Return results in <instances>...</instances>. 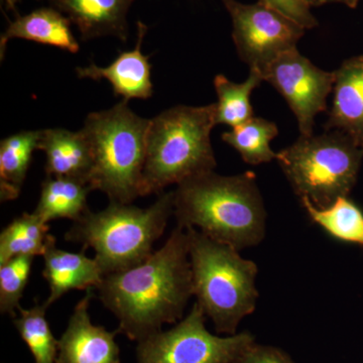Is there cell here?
Listing matches in <instances>:
<instances>
[{"label":"cell","instance_id":"obj_20","mask_svg":"<svg viewBox=\"0 0 363 363\" xmlns=\"http://www.w3.org/2000/svg\"><path fill=\"white\" fill-rule=\"evenodd\" d=\"M300 200L311 220L332 238L363 247V212L347 196L322 209L315 207L307 198Z\"/></svg>","mask_w":363,"mask_h":363},{"label":"cell","instance_id":"obj_29","mask_svg":"<svg viewBox=\"0 0 363 363\" xmlns=\"http://www.w3.org/2000/svg\"><path fill=\"white\" fill-rule=\"evenodd\" d=\"M6 4L7 9H11V11H16V6L20 0H2Z\"/></svg>","mask_w":363,"mask_h":363},{"label":"cell","instance_id":"obj_6","mask_svg":"<svg viewBox=\"0 0 363 363\" xmlns=\"http://www.w3.org/2000/svg\"><path fill=\"white\" fill-rule=\"evenodd\" d=\"M150 121L128 107V100L86 117L84 133L92 152L89 186L111 202L131 204L142 196Z\"/></svg>","mask_w":363,"mask_h":363},{"label":"cell","instance_id":"obj_27","mask_svg":"<svg viewBox=\"0 0 363 363\" xmlns=\"http://www.w3.org/2000/svg\"><path fill=\"white\" fill-rule=\"evenodd\" d=\"M233 363H294L288 354L272 346L255 343Z\"/></svg>","mask_w":363,"mask_h":363},{"label":"cell","instance_id":"obj_14","mask_svg":"<svg viewBox=\"0 0 363 363\" xmlns=\"http://www.w3.org/2000/svg\"><path fill=\"white\" fill-rule=\"evenodd\" d=\"M43 277L49 285L50 295L45 305L50 307L74 290H93L104 278L95 259L81 252H69L57 247L56 238L51 235L44 255Z\"/></svg>","mask_w":363,"mask_h":363},{"label":"cell","instance_id":"obj_2","mask_svg":"<svg viewBox=\"0 0 363 363\" xmlns=\"http://www.w3.org/2000/svg\"><path fill=\"white\" fill-rule=\"evenodd\" d=\"M177 225L197 229L238 250L259 245L266 236L267 210L257 175L200 174L174 191Z\"/></svg>","mask_w":363,"mask_h":363},{"label":"cell","instance_id":"obj_24","mask_svg":"<svg viewBox=\"0 0 363 363\" xmlns=\"http://www.w3.org/2000/svg\"><path fill=\"white\" fill-rule=\"evenodd\" d=\"M48 306L35 304L30 309H18L13 324L32 352L35 363H56L59 340L55 338L48 322Z\"/></svg>","mask_w":363,"mask_h":363},{"label":"cell","instance_id":"obj_22","mask_svg":"<svg viewBox=\"0 0 363 363\" xmlns=\"http://www.w3.org/2000/svg\"><path fill=\"white\" fill-rule=\"evenodd\" d=\"M49 229L33 212L13 219L0 233V264L20 255L43 257L52 235Z\"/></svg>","mask_w":363,"mask_h":363},{"label":"cell","instance_id":"obj_26","mask_svg":"<svg viewBox=\"0 0 363 363\" xmlns=\"http://www.w3.org/2000/svg\"><path fill=\"white\" fill-rule=\"evenodd\" d=\"M259 2L283 14L305 30H312L319 25L306 0H259Z\"/></svg>","mask_w":363,"mask_h":363},{"label":"cell","instance_id":"obj_21","mask_svg":"<svg viewBox=\"0 0 363 363\" xmlns=\"http://www.w3.org/2000/svg\"><path fill=\"white\" fill-rule=\"evenodd\" d=\"M262 81V74L255 69L250 70V76L242 83L233 82L222 74L217 75L213 81L218 96V102L215 104L216 124H226L234 128L255 117L250 96Z\"/></svg>","mask_w":363,"mask_h":363},{"label":"cell","instance_id":"obj_16","mask_svg":"<svg viewBox=\"0 0 363 363\" xmlns=\"http://www.w3.org/2000/svg\"><path fill=\"white\" fill-rule=\"evenodd\" d=\"M39 150L45 154L47 177L73 179L89 185L92 152L82 130H42Z\"/></svg>","mask_w":363,"mask_h":363},{"label":"cell","instance_id":"obj_3","mask_svg":"<svg viewBox=\"0 0 363 363\" xmlns=\"http://www.w3.org/2000/svg\"><path fill=\"white\" fill-rule=\"evenodd\" d=\"M216 105H178L150 119L143 167L142 196L162 194L200 174L214 171L212 128Z\"/></svg>","mask_w":363,"mask_h":363},{"label":"cell","instance_id":"obj_12","mask_svg":"<svg viewBox=\"0 0 363 363\" xmlns=\"http://www.w3.org/2000/svg\"><path fill=\"white\" fill-rule=\"evenodd\" d=\"M147 26L138 21V43L135 49L123 52L108 67H98L91 63L85 68H77L80 79L98 81L106 79L113 88L114 94L123 96L124 100L147 99L152 95V67L149 57L142 52L143 38Z\"/></svg>","mask_w":363,"mask_h":363},{"label":"cell","instance_id":"obj_23","mask_svg":"<svg viewBox=\"0 0 363 363\" xmlns=\"http://www.w3.org/2000/svg\"><path fill=\"white\" fill-rule=\"evenodd\" d=\"M278 135L279 128L274 121L252 117L233 130L222 133L221 138L240 152L245 162L257 166L277 160L278 152L272 150L271 143Z\"/></svg>","mask_w":363,"mask_h":363},{"label":"cell","instance_id":"obj_15","mask_svg":"<svg viewBox=\"0 0 363 363\" xmlns=\"http://www.w3.org/2000/svg\"><path fill=\"white\" fill-rule=\"evenodd\" d=\"M77 26L83 40L114 35L128 39L126 16L135 0H51Z\"/></svg>","mask_w":363,"mask_h":363},{"label":"cell","instance_id":"obj_13","mask_svg":"<svg viewBox=\"0 0 363 363\" xmlns=\"http://www.w3.org/2000/svg\"><path fill=\"white\" fill-rule=\"evenodd\" d=\"M335 74L325 130H338L363 150V55L345 60Z\"/></svg>","mask_w":363,"mask_h":363},{"label":"cell","instance_id":"obj_4","mask_svg":"<svg viewBox=\"0 0 363 363\" xmlns=\"http://www.w3.org/2000/svg\"><path fill=\"white\" fill-rule=\"evenodd\" d=\"M174 214V191L162 192L147 208L111 202L99 212L88 210L74 221L66 240L93 248L104 276L125 271L154 252V245L164 234Z\"/></svg>","mask_w":363,"mask_h":363},{"label":"cell","instance_id":"obj_28","mask_svg":"<svg viewBox=\"0 0 363 363\" xmlns=\"http://www.w3.org/2000/svg\"><path fill=\"white\" fill-rule=\"evenodd\" d=\"M311 7L324 6L327 4H341L350 9H357L360 0H306Z\"/></svg>","mask_w":363,"mask_h":363},{"label":"cell","instance_id":"obj_18","mask_svg":"<svg viewBox=\"0 0 363 363\" xmlns=\"http://www.w3.org/2000/svg\"><path fill=\"white\" fill-rule=\"evenodd\" d=\"M42 130H26L4 138L0 143V198L16 200L28 175L33 154L39 150Z\"/></svg>","mask_w":363,"mask_h":363},{"label":"cell","instance_id":"obj_19","mask_svg":"<svg viewBox=\"0 0 363 363\" xmlns=\"http://www.w3.org/2000/svg\"><path fill=\"white\" fill-rule=\"evenodd\" d=\"M91 191L90 186L83 182L45 177L33 213L48 224L57 219L78 220L89 210L87 198Z\"/></svg>","mask_w":363,"mask_h":363},{"label":"cell","instance_id":"obj_17","mask_svg":"<svg viewBox=\"0 0 363 363\" xmlns=\"http://www.w3.org/2000/svg\"><path fill=\"white\" fill-rule=\"evenodd\" d=\"M70 25L67 16L52 7H43L26 16H18L2 33L0 58L4 59L7 42L11 39L33 40L75 54L80 45L72 33Z\"/></svg>","mask_w":363,"mask_h":363},{"label":"cell","instance_id":"obj_25","mask_svg":"<svg viewBox=\"0 0 363 363\" xmlns=\"http://www.w3.org/2000/svg\"><path fill=\"white\" fill-rule=\"evenodd\" d=\"M32 255H20L0 264V312L16 317L32 272Z\"/></svg>","mask_w":363,"mask_h":363},{"label":"cell","instance_id":"obj_10","mask_svg":"<svg viewBox=\"0 0 363 363\" xmlns=\"http://www.w3.org/2000/svg\"><path fill=\"white\" fill-rule=\"evenodd\" d=\"M262 76L285 98L301 135H312L315 118L326 111L327 99L333 91L334 72L318 68L296 48L272 62Z\"/></svg>","mask_w":363,"mask_h":363},{"label":"cell","instance_id":"obj_11","mask_svg":"<svg viewBox=\"0 0 363 363\" xmlns=\"http://www.w3.org/2000/svg\"><path fill=\"white\" fill-rule=\"evenodd\" d=\"M93 290L86 291L69 319L68 326L59 339L56 363H121L116 336L91 321L89 306Z\"/></svg>","mask_w":363,"mask_h":363},{"label":"cell","instance_id":"obj_8","mask_svg":"<svg viewBox=\"0 0 363 363\" xmlns=\"http://www.w3.org/2000/svg\"><path fill=\"white\" fill-rule=\"evenodd\" d=\"M205 318L195 302L187 316L173 328L138 342V363H233L255 343L248 331L225 337L210 333Z\"/></svg>","mask_w":363,"mask_h":363},{"label":"cell","instance_id":"obj_1","mask_svg":"<svg viewBox=\"0 0 363 363\" xmlns=\"http://www.w3.org/2000/svg\"><path fill=\"white\" fill-rule=\"evenodd\" d=\"M98 298L119 322L118 332L140 342L177 323L193 292L188 233L177 225L166 243L140 264L104 276Z\"/></svg>","mask_w":363,"mask_h":363},{"label":"cell","instance_id":"obj_7","mask_svg":"<svg viewBox=\"0 0 363 363\" xmlns=\"http://www.w3.org/2000/svg\"><path fill=\"white\" fill-rule=\"evenodd\" d=\"M362 160V147L338 130L301 135L277 156L296 194L320 209L350 194Z\"/></svg>","mask_w":363,"mask_h":363},{"label":"cell","instance_id":"obj_9","mask_svg":"<svg viewBox=\"0 0 363 363\" xmlns=\"http://www.w3.org/2000/svg\"><path fill=\"white\" fill-rule=\"evenodd\" d=\"M221 2L233 21V39L238 56L250 70L255 69L264 74L272 62L296 49L305 35L304 28L260 2Z\"/></svg>","mask_w":363,"mask_h":363},{"label":"cell","instance_id":"obj_5","mask_svg":"<svg viewBox=\"0 0 363 363\" xmlns=\"http://www.w3.org/2000/svg\"><path fill=\"white\" fill-rule=\"evenodd\" d=\"M185 229L196 303L218 333L233 335L243 318L257 308V264L241 257L240 250L197 229Z\"/></svg>","mask_w":363,"mask_h":363}]
</instances>
